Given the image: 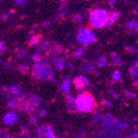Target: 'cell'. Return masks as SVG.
<instances>
[{"mask_svg": "<svg viewBox=\"0 0 138 138\" xmlns=\"http://www.w3.org/2000/svg\"><path fill=\"white\" fill-rule=\"evenodd\" d=\"M78 107L83 111H90L95 106V99L89 93L84 92L78 96L76 100Z\"/></svg>", "mask_w": 138, "mask_h": 138, "instance_id": "6da1fadb", "label": "cell"}, {"mask_svg": "<svg viewBox=\"0 0 138 138\" xmlns=\"http://www.w3.org/2000/svg\"><path fill=\"white\" fill-rule=\"evenodd\" d=\"M91 23L94 27L100 28L108 22L109 16L105 10H95L91 14Z\"/></svg>", "mask_w": 138, "mask_h": 138, "instance_id": "7a4b0ae2", "label": "cell"}, {"mask_svg": "<svg viewBox=\"0 0 138 138\" xmlns=\"http://www.w3.org/2000/svg\"><path fill=\"white\" fill-rule=\"evenodd\" d=\"M79 40L80 41L83 43H89L91 42L92 41H94V36H93V34L89 31H83L81 33V35L79 36Z\"/></svg>", "mask_w": 138, "mask_h": 138, "instance_id": "3957f363", "label": "cell"}, {"mask_svg": "<svg viewBox=\"0 0 138 138\" xmlns=\"http://www.w3.org/2000/svg\"><path fill=\"white\" fill-rule=\"evenodd\" d=\"M74 83L77 86V88L81 89V88L84 87L85 84H87V80L84 78H78L74 80Z\"/></svg>", "mask_w": 138, "mask_h": 138, "instance_id": "277c9868", "label": "cell"}]
</instances>
